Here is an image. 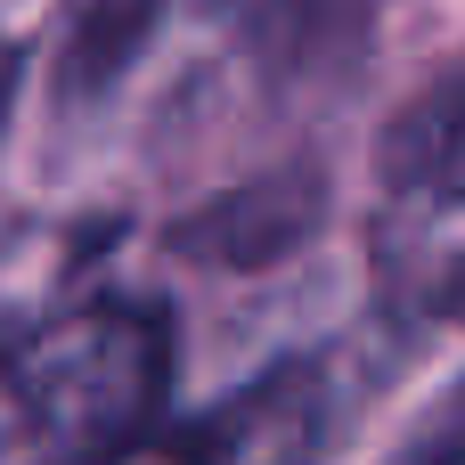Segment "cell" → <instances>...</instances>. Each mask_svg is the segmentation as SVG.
Wrapping results in <instances>:
<instances>
[{
  "label": "cell",
  "mask_w": 465,
  "mask_h": 465,
  "mask_svg": "<svg viewBox=\"0 0 465 465\" xmlns=\"http://www.w3.org/2000/svg\"><path fill=\"white\" fill-rule=\"evenodd\" d=\"M417 465H465V409L450 417V425H441V441H433V450H425Z\"/></svg>",
  "instance_id": "6"
},
{
  "label": "cell",
  "mask_w": 465,
  "mask_h": 465,
  "mask_svg": "<svg viewBox=\"0 0 465 465\" xmlns=\"http://www.w3.org/2000/svg\"><path fill=\"white\" fill-rule=\"evenodd\" d=\"M319 425H327L319 368H270L196 425H163L131 465H311Z\"/></svg>",
  "instance_id": "2"
},
{
  "label": "cell",
  "mask_w": 465,
  "mask_h": 465,
  "mask_svg": "<svg viewBox=\"0 0 465 465\" xmlns=\"http://www.w3.org/2000/svg\"><path fill=\"white\" fill-rule=\"evenodd\" d=\"M384 196L401 213H465V65L401 106L384 131Z\"/></svg>",
  "instance_id": "3"
},
{
  "label": "cell",
  "mask_w": 465,
  "mask_h": 465,
  "mask_svg": "<svg viewBox=\"0 0 465 465\" xmlns=\"http://www.w3.org/2000/svg\"><path fill=\"white\" fill-rule=\"evenodd\" d=\"M458 319H465V278H458Z\"/></svg>",
  "instance_id": "7"
},
{
  "label": "cell",
  "mask_w": 465,
  "mask_h": 465,
  "mask_svg": "<svg viewBox=\"0 0 465 465\" xmlns=\"http://www.w3.org/2000/svg\"><path fill=\"white\" fill-rule=\"evenodd\" d=\"M311 221H319V188H311V180H270V188H245L237 204H221L196 237H204L221 262H270V253L294 245Z\"/></svg>",
  "instance_id": "4"
},
{
  "label": "cell",
  "mask_w": 465,
  "mask_h": 465,
  "mask_svg": "<svg viewBox=\"0 0 465 465\" xmlns=\"http://www.w3.org/2000/svg\"><path fill=\"white\" fill-rule=\"evenodd\" d=\"M147 25H155V0H90L82 25H74V41H65V90H74V98L114 90L123 65L139 57Z\"/></svg>",
  "instance_id": "5"
},
{
  "label": "cell",
  "mask_w": 465,
  "mask_h": 465,
  "mask_svg": "<svg viewBox=\"0 0 465 465\" xmlns=\"http://www.w3.org/2000/svg\"><path fill=\"white\" fill-rule=\"evenodd\" d=\"M8 401L33 465H131L163 433L172 319L155 302H90L16 351Z\"/></svg>",
  "instance_id": "1"
}]
</instances>
